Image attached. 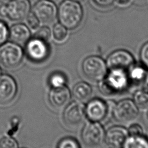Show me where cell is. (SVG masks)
Listing matches in <instances>:
<instances>
[{
	"instance_id": "1",
	"label": "cell",
	"mask_w": 148,
	"mask_h": 148,
	"mask_svg": "<svg viewBox=\"0 0 148 148\" xmlns=\"http://www.w3.org/2000/svg\"><path fill=\"white\" fill-rule=\"evenodd\" d=\"M130 86L127 71L119 69H109L105 76L98 82L100 92L106 96L116 95L124 92Z\"/></svg>"
},
{
	"instance_id": "2",
	"label": "cell",
	"mask_w": 148,
	"mask_h": 148,
	"mask_svg": "<svg viewBox=\"0 0 148 148\" xmlns=\"http://www.w3.org/2000/svg\"><path fill=\"white\" fill-rule=\"evenodd\" d=\"M84 16L83 8L79 2L63 0L57 7L59 23L68 29H75L82 22Z\"/></svg>"
},
{
	"instance_id": "3",
	"label": "cell",
	"mask_w": 148,
	"mask_h": 148,
	"mask_svg": "<svg viewBox=\"0 0 148 148\" xmlns=\"http://www.w3.org/2000/svg\"><path fill=\"white\" fill-rule=\"evenodd\" d=\"M29 0H10L0 5V16L14 21H21L31 12Z\"/></svg>"
},
{
	"instance_id": "4",
	"label": "cell",
	"mask_w": 148,
	"mask_h": 148,
	"mask_svg": "<svg viewBox=\"0 0 148 148\" xmlns=\"http://www.w3.org/2000/svg\"><path fill=\"white\" fill-rule=\"evenodd\" d=\"M24 51L20 46L13 42L0 45V64L8 69L17 68L21 63Z\"/></svg>"
},
{
	"instance_id": "5",
	"label": "cell",
	"mask_w": 148,
	"mask_h": 148,
	"mask_svg": "<svg viewBox=\"0 0 148 148\" xmlns=\"http://www.w3.org/2000/svg\"><path fill=\"white\" fill-rule=\"evenodd\" d=\"M106 61L97 56H90L82 62V70L83 74L94 82L101 81L108 72Z\"/></svg>"
},
{
	"instance_id": "6",
	"label": "cell",
	"mask_w": 148,
	"mask_h": 148,
	"mask_svg": "<svg viewBox=\"0 0 148 148\" xmlns=\"http://www.w3.org/2000/svg\"><path fill=\"white\" fill-rule=\"evenodd\" d=\"M112 114L114 119L119 123H128L139 115V108L130 99H124L113 105Z\"/></svg>"
},
{
	"instance_id": "7",
	"label": "cell",
	"mask_w": 148,
	"mask_h": 148,
	"mask_svg": "<svg viewBox=\"0 0 148 148\" xmlns=\"http://www.w3.org/2000/svg\"><path fill=\"white\" fill-rule=\"evenodd\" d=\"M105 131L99 122L90 121L83 128L81 137L87 146L95 147L102 144L105 140Z\"/></svg>"
},
{
	"instance_id": "8",
	"label": "cell",
	"mask_w": 148,
	"mask_h": 148,
	"mask_svg": "<svg viewBox=\"0 0 148 148\" xmlns=\"http://www.w3.org/2000/svg\"><path fill=\"white\" fill-rule=\"evenodd\" d=\"M25 53L30 61L42 62L48 58L50 49L47 42L34 37L25 43Z\"/></svg>"
},
{
	"instance_id": "9",
	"label": "cell",
	"mask_w": 148,
	"mask_h": 148,
	"mask_svg": "<svg viewBox=\"0 0 148 148\" xmlns=\"http://www.w3.org/2000/svg\"><path fill=\"white\" fill-rule=\"evenodd\" d=\"M86 118L85 105L81 102L68 103L64 110V121L69 127L75 128L79 126L83 123Z\"/></svg>"
},
{
	"instance_id": "10",
	"label": "cell",
	"mask_w": 148,
	"mask_h": 148,
	"mask_svg": "<svg viewBox=\"0 0 148 148\" xmlns=\"http://www.w3.org/2000/svg\"><path fill=\"white\" fill-rule=\"evenodd\" d=\"M32 10L41 23L50 24L57 17V7L51 0H39Z\"/></svg>"
},
{
	"instance_id": "11",
	"label": "cell",
	"mask_w": 148,
	"mask_h": 148,
	"mask_svg": "<svg viewBox=\"0 0 148 148\" xmlns=\"http://www.w3.org/2000/svg\"><path fill=\"white\" fill-rule=\"evenodd\" d=\"M105 61L108 69H119L127 71L135 64L133 56L129 51L123 49L112 52Z\"/></svg>"
},
{
	"instance_id": "12",
	"label": "cell",
	"mask_w": 148,
	"mask_h": 148,
	"mask_svg": "<svg viewBox=\"0 0 148 148\" xmlns=\"http://www.w3.org/2000/svg\"><path fill=\"white\" fill-rule=\"evenodd\" d=\"M85 110L86 117L90 121L100 122L108 116L109 105L102 99L95 98L87 102Z\"/></svg>"
},
{
	"instance_id": "13",
	"label": "cell",
	"mask_w": 148,
	"mask_h": 148,
	"mask_svg": "<svg viewBox=\"0 0 148 148\" xmlns=\"http://www.w3.org/2000/svg\"><path fill=\"white\" fill-rule=\"evenodd\" d=\"M17 93V84L14 79L7 74L0 75V104L12 102Z\"/></svg>"
},
{
	"instance_id": "14",
	"label": "cell",
	"mask_w": 148,
	"mask_h": 148,
	"mask_svg": "<svg viewBox=\"0 0 148 148\" xmlns=\"http://www.w3.org/2000/svg\"><path fill=\"white\" fill-rule=\"evenodd\" d=\"M71 92L65 86L59 87H51L49 93V101L50 105L57 109L65 107L70 102Z\"/></svg>"
},
{
	"instance_id": "15",
	"label": "cell",
	"mask_w": 148,
	"mask_h": 148,
	"mask_svg": "<svg viewBox=\"0 0 148 148\" xmlns=\"http://www.w3.org/2000/svg\"><path fill=\"white\" fill-rule=\"evenodd\" d=\"M128 132L125 127L115 125L110 127L106 132L105 142L107 145L112 147H123Z\"/></svg>"
},
{
	"instance_id": "16",
	"label": "cell",
	"mask_w": 148,
	"mask_h": 148,
	"mask_svg": "<svg viewBox=\"0 0 148 148\" xmlns=\"http://www.w3.org/2000/svg\"><path fill=\"white\" fill-rule=\"evenodd\" d=\"M127 72L130 85L139 88L148 86V69L143 65L134 64Z\"/></svg>"
},
{
	"instance_id": "17",
	"label": "cell",
	"mask_w": 148,
	"mask_h": 148,
	"mask_svg": "<svg viewBox=\"0 0 148 148\" xmlns=\"http://www.w3.org/2000/svg\"><path fill=\"white\" fill-rule=\"evenodd\" d=\"M9 38L14 43L19 45H24L31 38V32L27 25L17 23L9 29Z\"/></svg>"
},
{
	"instance_id": "18",
	"label": "cell",
	"mask_w": 148,
	"mask_h": 148,
	"mask_svg": "<svg viewBox=\"0 0 148 148\" xmlns=\"http://www.w3.org/2000/svg\"><path fill=\"white\" fill-rule=\"evenodd\" d=\"M92 94V88L87 83L80 82L75 84L72 88V95L79 102L88 101Z\"/></svg>"
},
{
	"instance_id": "19",
	"label": "cell",
	"mask_w": 148,
	"mask_h": 148,
	"mask_svg": "<svg viewBox=\"0 0 148 148\" xmlns=\"http://www.w3.org/2000/svg\"><path fill=\"white\" fill-rule=\"evenodd\" d=\"M123 147L125 148H148V138L143 135H128Z\"/></svg>"
},
{
	"instance_id": "20",
	"label": "cell",
	"mask_w": 148,
	"mask_h": 148,
	"mask_svg": "<svg viewBox=\"0 0 148 148\" xmlns=\"http://www.w3.org/2000/svg\"><path fill=\"white\" fill-rule=\"evenodd\" d=\"M133 101L142 109H148V86L139 88L133 95Z\"/></svg>"
},
{
	"instance_id": "21",
	"label": "cell",
	"mask_w": 148,
	"mask_h": 148,
	"mask_svg": "<svg viewBox=\"0 0 148 148\" xmlns=\"http://www.w3.org/2000/svg\"><path fill=\"white\" fill-rule=\"evenodd\" d=\"M68 29L60 23L54 24L53 28L52 34L54 40L58 43L64 42L68 38Z\"/></svg>"
},
{
	"instance_id": "22",
	"label": "cell",
	"mask_w": 148,
	"mask_h": 148,
	"mask_svg": "<svg viewBox=\"0 0 148 148\" xmlns=\"http://www.w3.org/2000/svg\"><path fill=\"white\" fill-rule=\"evenodd\" d=\"M66 79L65 75L61 72L52 73L49 79V83L51 87H59L65 86Z\"/></svg>"
},
{
	"instance_id": "23",
	"label": "cell",
	"mask_w": 148,
	"mask_h": 148,
	"mask_svg": "<svg viewBox=\"0 0 148 148\" xmlns=\"http://www.w3.org/2000/svg\"><path fill=\"white\" fill-rule=\"evenodd\" d=\"M57 147L58 148H79L80 146L75 139L66 137L62 139L58 142Z\"/></svg>"
},
{
	"instance_id": "24",
	"label": "cell",
	"mask_w": 148,
	"mask_h": 148,
	"mask_svg": "<svg viewBox=\"0 0 148 148\" xmlns=\"http://www.w3.org/2000/svg\"><path fill=\"white\" fill-rule=\"evenodd\" d=\"M51 36V31L46 26H43L37 29L34 34V37L40 39L45 42H47Z\"/></svg>"
},
{
	"instance_id": "25",
	"label": "cell",
	"mask_w": 148,
	"mask_h": 148,
	"mask_svg": "<svg viewBox=\"0 0 148 148\" xmlns=\"http://www.w3.org/2000/svg\"><path fill=\"white\" fill-rule=\"evenodd\" d=\"M18 147L17 142L11 136H4L0 139V148H17Z\"/></svg>"
},
{
	"instance_id": "26",
	"label": "cell",
	"mask_w": 148,
	"mask_h": 148,
	"mask_svg": "<svg viewBox=\"0 0 148 148\" xmlns=\"http://www.w3.org/2000/svg\"><path fill=\"white\" fill-rule=\"evenodd\" d=\"M25 21L27 27L32 30L37 29L39 27L40 22L37 17L32 13L30 12L25 17Z\"/></svg>"
},
{
	"instance_id": "27",
	"label": "cell",
	"mask_w": 148,
	"mask_h": 148,
	"mask_svg": "<svg viewBox=\"0 0 148 148\" xmlns=\"http://www.w3.org/2000/svg\"><path fill=\"white\" fill-rule=\"evenodd\" d=\"M9 38V28L7 24L0 20V45L5 43Z\"/></svg>"
},
{
	"instance_id": "28",
	"label": "cell",
	"mask_w": 148,
	"mask_h": 148,
	"mask_svg": "<svg viewBox=\"0 0 148 148\" xmlns=\"http://www.w3.org/2000/svg\"><path fill=\"white\" fill-rule=\"evenodd\" d=\"M140 59L142 65L148 69V42L142 46L139 53Z\"/></svg>"
},
{
	"instance_id": "29",
	"label": "cell",
	"mask_w": 148,
	"mask_h": 148,
	"mask_svg": "<svg viewBox=\"0 0 148 148\" xmlns=\"http://www.w3.org/2000/svg\"><path fill=\"white\" fill-rule=\"evenodd\" d=\"M128 135H143L142 127L139 124H133L127 129Z\"/></svg>"
},
{
	"instance_id": "30",
	"label": "cell",
	"mask_w": 148,
	"mask_h": 148,
	"mask_svg": "<svg viewBox=\"0 0 148 148\" xmlns=\"http://www.w3.org/2000/svg\"><path fill=\"white\" fill-rule=\"evenodd\" d=\"M92 2L98 8L106 9L110 7L115 2V0H92Z\"/></svg>"
},
{
	"instance_id": "31",
	"label": "cell",
	"mask_w": 148,
	"mask_h": 148,
	"mask_svg": "<svg viewBox=\"0 0 148 148\" xmlns=\"http://www.w3.org/2000/svg\"><path fill=\"white\" fill-rule=\"evenodd\" d=\"M132 0H115V3L120 6L124 7L129 5Z\"/></svg>"
},
{
	"instance_id": "32",
	"label": "cell",
	"mask_w": 148,
	"mask_h": 148,
	"mask_svg": "<svg viewBox=\"0 0 148 148\" xmlns=\"http://www.w3.org/2000/svg\"><path fill=\"white\" fill-rule=\"evenodd\" d=\"M73 1H77V2H80V1H82L83 0H73Z\"/></svg>"
},
{
	"instance_id": "33",
	"label": "cell",
	"mask_w": 148,
	"mask_h": 148,
	"mask_svg": "<svg viewBox=\"0 0 148 148\" xmlns=\"http://www.w3.org/2000/svg\"><path fill=\"white\" fill-rule=\"evenodd\" d=\"M147 117L148 119V110H147Z\"/></svg>"
},
{
	"instance_id": "34",
	"label": "cell",
	"mask_w": 148,
	"mask_h": 148,
	"mask_svg": "<svg viewBox=\"0 0 148 148\" xmlns=\"http://www.w3.org/2000/svg\"><path fill=\"white\" fill-rule=\"evenodd\" d=\"M1 68H0V75H1Z\"/></svg>"
},
{
	"instance_id": "35",
	"label": "cell",
	"mask_w": 148,
	"mask_h": 148,
	"mask_svg": "<svg viewBox=\"0 0 148 148\" xmlns=\"http://www.w3.org/2000/svg\"><path fill=\"white\" fill-rule=\"evenodd\" d=\"M51 1H54V0H51Z\"/></svg>"
},
{
	"instance_id": "36",
	"label": "cell",
	"mask_w": 148,
	"mask_h": 148,
	"mask_svg": "<svg viewBox=\"0 0 148 148\" xmlns=\"http://www.w3.org/2000/svg\"><path fill=\"white\" fill-rule=\"evenodd\" d=\"M8 1H10V0H8Z\"/></svg>"
}]
</instances>
